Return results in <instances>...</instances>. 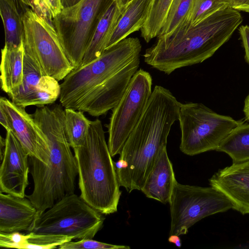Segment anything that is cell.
Here are the masks:
<instances>
[{
  "label": "cell",
  "instance_id": "6da1fadb",
  "mask_svg": "<svg viewBox=\"0 0 249 249\" xmlns=\"http://www.w3.org/2000/svg\"><path fill=\"white\" fill-rule=\"evenodd\" d=\"M242 21L240 12L231 7L195 26L188 18L171 34L157 37L155 43L145 50L144 62L167 74L201 63L229 40Z\"/></svg>",
  "mask_w": 249,
  "mask_h": 249
},
{
  "label": "cell",
  "instance_id": "7a4b0ae2",
  "mask_svg": "<svg viewBox=\"0 0 249 249\" xmlns=\"http://www.w3.org/2000/svg\"><path fill=\"white\" fill-rule=\"evenodd\" d=\"M181 104L169 89L155 86L120 153L119 159L127 166L116 173L120 186L129 193L141 191L157 158L166 148L171 127L178 120Z\"/></svg>",
  "mask_w": 249,
  "mask_h": 249
},
{
  "label": "cell",
  "instance_id": "3957f363",
  "mask_svg": "<svg viewBox=\"0 0 249 249\" xmlns=\"http://www.w3.org/2000/svg\"><path fill=\"white\" fill-rule=\"evenodd\" d=\"M32 116L45 135L50 152L47 164L35 157L28 158L34 188L26 196L37 209V215L74 193L78 172L65 132L62 106L39 107Z\"/></svg>",
  "mask_w": 249,
  "mask_h": 249
},
{
  "label": "cell",
  "instance_id": "277c9868",
  "mask_svg": "<svg viewBox=\"0 0 249 249\" xmlns=\"http://www.w3.org/2000/svg\"><path fill=\"white\" fill-rule=\"evenodd\" d=\"M73 149L80 196L103 214L116 212L121 195L120 185L99 119L90 121L84 142Z\"/></svg>",
  "mask_w": 249,
  "mask_h": 249
},
{
  "label": "cell",
  "instance_id": "5b68a950",
  "mask_svg": "<svg viewBox=\"0 0 249 249\" xmlns=\"http://www.w3.org/2000/svg\"><path fill=\"white\" fill-rule=\"evenodd\" d=\"M141 50L138 38H125L106 49L95 60L73 69L60 84L61 105L65 108L73 109L94 89L139 57Z\"/></svg>",
  "mask_w": 249,
  "mask_h": 249
},
{
  "label": "cell",
  "instance_id": "8992f818",
  "mask_svg": "<svg viewBox=\"0 0 249 249\" xmlns=\"http://www.w3.org/2000/svg\"><path fill=\"white\" fill-rule=\"evenodd\" d=\"M103 214L74 193L36 215L28 232L92 239L103 226Z\"/></svg>",
  "mask_w": 249,
  "mask_h": 249
},
{
  "label": "cell",
  "instance_id": "52a82bcc",
  "mask_svg": "<svg viewBox=\"0 0 249 249\" xmlns=\"http://www.w3.org/2000/svg\"><path fill=\"white\" fill-rule=\"evenodd\" d=\"M178 121L181 131L179 149L189 156L216 150L223 139L240 124L201 103L192 102L181 104Z\"/></svg>",
  "mask_w": 249,
  "mask_h": 249
},
{
  "label": "cell",
  "instance_id": "ba28073f",
  "mask_svg": "<svg viewBox=\"0 0 249 249\" xmlns=\"http://www.w3.org/2000/svg\"><path fill=\"white\" fill-rule=\"evenodd\" d=\"M114 0H81L62 9L53 25L74 69L82 65L97 26Z\"/></svg>",
  "mask_w": 249,
  "mask_h": 249
},
{
  "label": "cell",
  "instance_id": "9c48e42d",
  "mask_svg": "<svg viewBox=\"0 0 249 249\" xmlns=\"http://www.w3.org/2000/svg\"><path fill=\"white\" fill-rule=\"evenodd\" d=\"M171 224L169 235L186 234L189 229L208 216L233 209L230 200L211 186L184 185L176 181L169 202Z\"/></svg>",
  "mask_w": 249,
  "mask_h": 249
},
{
  "label": "cell",
  "instance_id": "30bf717a",
  "mask_svg": "<svg viewBox=\"0 0 249 249\" xmlns=\"http://www.w3.org/2000/svg\"><path fill=\"white\" fill-rule=\"evenodd\" d=\"M26 52L46 75L58 81L74 67L60 42L53 26L28 9L22 17Z\"/></svg>",
  "mask_w": 249,
  "mask_h": 249
},
{
  "label": "cell",
  "instance_id": "8fae6325",
  "mask_svg": "<svg viewBox=\"0 0 249 249\" xmlns=\"http://www.w3.org/2000/svg\"><path fill=\"white\" fill-rule=\"evenodd\" d=\"M152 78L142 69L131 78L123 97L112 109L109 124L108 146L113 157L122 147L143 114L152 94Z\"/></svg>",
  "mask_w": 249,
  "mask_h": 249
},
{
  "label": "cell",
  "instance_id": "7c38bea8",
  "mask_svg": "<svg viewBox=\"0 0 249 249\" xmlns=\"http://www.w3.org/2000/svg\"><path fill=\"white\" fill-rule=\"evenodd\" d=\"M140 64L138 57L83 97L74 110L88 113L93 117L106 114L113 109L123 97L132 77Z\"/></svg>",
  "mask_w": 249,
  "mask_h": 249
},
{
  "label": "cell",
  "instance_id": "4fadbf2b",
  "mask_svg": "<svg viewBox=\"0 0 249 249\" xmlns=\"http://www.w3.org/2000/svg\"><path fill=\"white\" fill-rule=\"evenodd\" d=\"M0 105L7 113L11 131L29 157H35L47 164L50 152L46 138L32 116L19 106L4 97L0 98Z\"/></svg>",
  "mask_w": 249,
  "mask_h": 249
},
{
  "label": "cell",
  "instance_id": "5bb4252c",
  "mask_svg": "<svg viewBox=\"0 0 249 249\" xmlns=\"http://www.w3.org/2000/svg\"><path fill=\"white\" fill-rule=\"evenodd\" d=\"M29 155L11 131H6L0 167V192L25 197L29 185Z\"/></svg>",
  "mask_w": 249,
  "mask_h": 249
},
{
  "label": "cell",
  "instance_id": "9a60e30c",
  "mask_svg": "<svg viewBox=\"0 0 249 249\" xmlns=\"http://www.w3.org/2000/svg\"><path fill=\"white\" fill-rule=\"evenodd\" d=\"M209 181L230 200L233 209L249 214V161L219 169Z\"/></svg>",
  "mask_w": 249,
  "mask_h": 249
},
{
  "label": "cell",
  "instance_id": "2e32d148",
  "mask_svg": "<svg viewBox=\"0 0 249 249\" xmlns=\"http://www.w3.org/2000/svg\"><path fill=\"white\" fill-rule=\"evenodd\" d=\"M37 214L28 198L0 192V232L28 231Z\"/></svg>",
  "mask_w": 249,
  "mask_h": 249
},
{
  "label": "cell",
  "instance_id": "e0dca14e",
  "mask_svg": "<svg viewBox=\"0 0 249 249\" xmlns=\"http://www.w3.org/2000/svg\"><path fill=\"white\" fill-rule=\"evenodd\" d=\"M176 181L166 148L156 160L141 191L146 197L166 204L170 201Z\"/></svg>",
  "mask_w": 249,
  "mask_h": 249
},
{
  "label": "cell",
  "instance_id": "ac0fdd59",
  "mask_svg": "<svg viewBox=\"0 0 249 249\" xmlns=\"http://www.w3.org/2000/svg\"><path fill=\"white\" fill-rule=\"evenodd\" d=\"M152 1L132 0L124 7L106 49L141 30L148 17Z\"/></svg>",
  "mask_w": 249,
  "mask_h": 249
},
{
  "label": "cell",
  "instance_id": "d6986e66",
  "mask_svg": "<svg viewBox=\"0 0 249 249\" xmlns=\"http://www.w3.org/2000/svg\"><path fill=\"white\" fill-rule=\"evenodd\" d=\"M123 10L116 0H114L97 26L81 66L98 58L105 52Z\"/></svg>",
  "mask_w": 249,
  "mask_h": 249
},
{
  "label": "cell",
  "instance_id": "ffe728a7",
  "mask_svg": "<svg viewBox=\"0 0 249 249\" xmlns=\"http://www.w3.org/2000/svg\"><path fill=\"white\" fill-rule=\"evenodd\" d=\"M24 43L18 47L1 49V88L8 95L17 90L23 79Z\"/></svg>",
  "mask_w": 249,
  "mask_h": 249
},
{
  "label": "cell",
  "instance_id": "44dd1931",
  "mask_svg": "<svg viewBox=\"0 0 249 249\" xmlns=\"http://www.w3.org/2000/svg\"><path fill=\"white\" fill-rule=\"evenodd\" d=\"M44 75L33 59L25 52L23 82L17 90L8 95L11 101L21 107L30 106L40 79Z\"/></svg>",
  "mask_w": 249,
  "mask_h": 249
},
{
  "label": "cell",
  "instance_id": "7402d4cb",
  "mask_svg": "<svg viewBox=\"0 0 249 249\" xmlns=\"http://www.w3.org/2000/svg\"><path fill=\"white\" fill-rule=\"evenodd\" d=\"M216 151L228 155L232 163L249 161V124L240 123L223 139Z\"/></svg>",
  "mask_w": 249,
  "mask_h": 249
},
{
  "label": "cell",
  "instance_id": "603a6c76",
  "mask_svg": "<svg viewBox=\"0 0 249 249\" xmlns=\"http://www.w3.org/2000/svg\"><path fill=\"white\" fill-rule=\"evenodd\" d=\"M0 13L5 32V45L16 48L23 42L22 16L10 0H0Z\"/></svg>",
  "mask_w": 249,
  "mask_h": 249
},
{
  "label": "cell",
  "instance_id": "cb8c5ba5",
  "mask_svg": "<svg viewBox=\"0 0 249 249\" xmlns=\"http://www.w3.org/2000/svg\"><path fill=\"white\" fill-rule=\"evenodd\" d=\"M90 121L84 112L72 108L64 109V125L67 138L71 147L73 149L81 145L86 139Z\"/></svg>",
  "mask_w": 249,
  "mask_h": 249
},
{
  "label": "cell",
  "instance_id": "d4e9b609",
  "mask_svg": "<svg viewBox=\"0 0 249 249\" xmlns=\"http://www.w3.org/2000/svg\"><path fill=\"white\" fill-rule=\"evenodd\" d=\"M172 0H153L147 19L141 30L146 42L159 36Z\"/></svg>",
  "mask_w": 249,
  "mask_h": 249
},
{
  "label": "cell",
  "instance_id": "484cf974",
  "mask_svg": "<svg viewBox=\"0 0 249 249\" xmlns=\"http://www.w3.org/2000/svg\"><path fill=\"white\" fill-rule=\"evenodd\" d=\"M193 1L172 0L159 36L171 34L180 23L188 18Z\"/></svg>",
  "mask_w": 249,
  "mask_h": 249
},
{
  "label": "cell",
  "instance_id": "4316f807",
  "mask_svg": "<svg viewBox=\"0 0 249 249\" xmlns=\"http://www.w3.org/2000/svg\"><path fill=\"white\" fill-rule=\"evenodd\" d=\"M60 92L58 81L53 77L44 75L40 79L30 106L42 107L53 103L60 96Z\"/></svg>",
  "mask_w": 249,
  "mask_h": 249
},
{
  "label": "cell",
  "instance_id": "83f0119b",
  "mask_svg": "<svg viewBox=\"0 0 249 249\" xmlns=\"http://www.w3.org/2000/svg\"><path fill=\"white\" fill-rule=\"evenodd\" d=\"M231 0H193L189 20L195 26L222 10L230 7Z\"/></svg>",
  "mask_w": 249,
  "mask_h": 249
},
{
  "label": "cell",
  "instance_id": "f1b7e54d",
  "mask_svg": "<svg viewBox=\"0 0 249 249\" xmlns=\"http://www.w3.org/2000/svg\"><path fill=\"white\" fill-rule=\"evenodd\" d=\"M27 235L28 242L23 249H57L60 245L73 240L71 236L61 234L29 232Z\"/></svg>",
  "mask_w": 249,
  "mask_h": 249
},
{
  "label": "cell",
  "instance_id": "f546056e",
  "mask_svg": "<svg viewBox=\"0 0 249 249\" xmlns=\"http://www.w3.org/2000/svg\"><path fill=\"white\" fill-rule=\"evenodd\" d=\"M23 4L39 17L53 25L54 18L62 10L60 0H21Z\"/></svg>",
  "mask_w": 249,
  "mask_h": 249
},
{
  "label": "cell",
  "instance_id": "4dcf8cb0",
  "mask_svg": "<svg viewBox=\"0 0 249 249\" xmlns=\"http://www.w3.org/2000/svg\"><path fill=\"white\" fill-rule=\"evenodd\" d=\"M59 249H130L124 245H116L99 242L92 239H82L77 241H69L58 247Z\"/></svg>",
  "mask_w": 249,
  "mask_h": 249
},
{
  "label": "cell",
  "instance_id": "1f68e13d",
  "mask_svg": "<svg viewBox=\"0 0 249 249\" xmlns=\"http://www.w3.org/2000/svg\"><path fill=\"white\" fill-rule=\"evenodd\" d=\"M28 242V235L20 232L11 233L0 232V247L23 249Z\"/></svg>",
  "mask_w": 249,
  "mask_h": 249
},
{
  "label": "cell",
  "instance_id": "d6a6232c",
  "mask_svg": "<svg viewBox=\"0 0 249 249\" xmlns=\"http://www.w3.org/2000/svg\"><path fill=\"white\" fill-rule=\"evenodd\" d=\"M239 32L245 50V59L249 64V26H241L239 28Z\"/></svg>",
  "mask_w": 249,
  "mask_h": 249
},
{
  "label": "cell",
  "instance_id": "836d02e7",
  "mask_svg": "<svg viewBox=\"0 0 249 249\" xmlns=\"http://www.w3.org/2000/svg\"><path fill=\"white\" fill-rule=\"evenodd\" d=\"M230 7L249 13V0H231Z\"/></svg>",
  "mask_w": 249,
  "mask_h": 249
},
{
  "label": "cell",
  "instance_id": "e575fe53",
  "mask_svg": "<svg viewBox=\"0 0 249 249\" xmlns=\"http://www.w3.org/2000/svg\"><path fill=\"white\" fill-rule=\"evenodd\" d=\"M0 123L6 131H11V123L9 116L3 107L0 105Z\"/></svg>",
  "mask_w": 249,
  "mask_h": 249
},
{
  "label": "cell",
  "instance_id": "d590c367",
  "mask_svg": "<svg viewBox=\"0 0 249 249\" xmlns=\"http://www.w3.org/2000/svg\"><path fill=\"white\" fill-rule=\"evenodd\" d=\"M15 5L21 16H23L28 8L23 4L21 0H10Z\"/></svg>",
  "mask_w": 249,
  "mask_h": 249
},
{
  "label": "cell",
  "instance_id": "8d00e7d4",
  "mask_svg": "<svg viewBox=\"0 0 249 249\" xmlns=\"http://www.w3.org/2000/svg\"><path fill=\"white\" fill-rule=\"evenodd\" d=\"M81 0H60L62 10L72 7L76 5Z\"/></svg>",
  "mask_w": 249,
  "mask_h": 249
},
{
  "label": "cell",
  "instance_id": "74e56055",
  "mask_svg": "<svg viewBox=\"0 0 249 249\" xmlns=\"http://www.w3.org/2000/svg\"><path fill=\"white\" fill-rule=\"evenodd\" d=\"M168 240L169 242L174 243L177 247L178 248H180L181 247V241L179 236L178 235H170Z\"/></svg>",
  "mask_w": 249,
  "mask_h": 249
},
{
  "label": "cell",
  "instance_id": "f35d334b",
  "mask_svg": "<svg viewBox=\"0 0 249 249\" xmlns=\"http://www.w3.org/2000/svg\"><path fill=\"white\" fill-rule=\"evenodd\" d=\"M243 112L246 120L249 121V93L245 100Z\"/></svg>",
  "mask_w": 249,
  "mask_h": 249
},
{
  "label": "cell",
  "instance_id": "ab89813d",
  "mask_svg": "<svg viewBox=\"0 0 249 249\" xmlns=\"http://www.w3.org/2000/svg\"><path fill=\"white\" fill-rule=\"evenodd\" d=\"M0 161L2 160L3 154L5 150V138H2L0 136Z\"/></svg>",
  "mask_w": 249,
  "mask_h": 249
},
{
  "label": "cell",
  "instance_id": "60d3db41",
  "mask_svg": "<svg viewBox=\"0 0 249 249\" xmlns=\"http://www.w3.org/2000/svg\"><path fill=\"white\" fill-rule=\"evenodd\" d=\"M132 0H116L119 6L123 8L124 7Z\"/></svg>",
  "mask_w": 249,
  "mask_h": 249
}]
</instances>
